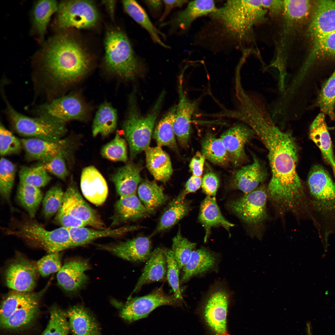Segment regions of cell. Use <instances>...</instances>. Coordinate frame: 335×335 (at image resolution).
<instances>
[{
  "label": "cell",
  "mask_w": 335,
  "mask_h": 335,
  "mask_svg": "<svg viewBox=\"0 0 335 335\" xmlns=\"http://www.w3.org/2000/svg\"><path fill=\"white\" fill-rule=\"evenodd\" d=\"M90 268L87 261L76 259L65 263L58 272L59 284L65 291L74 292L81 288L88 278L85 272Z\"/></svg>",
  "instance_id": "cell-22"
},
{
  "label": "cell",
  "mask_w": 335,
  "mask_h": 335,
  "mask_svg": "<svg viewBox=\"0 0 335 335\" xmlns=\"http://www.w3.org/2000/svg\"><path fill=\"white\" fill-rule=\"evenodd\" d=\"M70 331L73 335H102L99 323L82 305H75L66 311Z\"/></svg>",
  "instance_id": "cell-24"
},
{
  "label": "cell",
  "mask_w": 335,
  "mask_h": 335,
  "mask_svg": "<svg viewBox=\"0 0 335 335\" xmlns=\"http://www.w3.org/2000/svg\"><path fill=\"white\" fill-rule=\"evenodd\" d=\"M202 154L212 163L221 166L226 165L230 159L225 147L220 138L207 134L201 142Z\"/></svg>",
  "instance_id": "cell-41"
},
{
  "label": "cell",
  "mask_w": 335,
  "mask_h": 335,
  "mask_svg": "<svg viewBox=\"0 0 335 335\" xmlns=\"http://www.w3.org/2000/svg\"><path fill=\"white\" fill-rule=\"evenodd\" d=\"M142 166L128 162L118 169L111 176L116 191L120 197L136 194L141 178Z\"/></svg>",
  "instance_id": "cell-26"
},
{
  "label": "cell",
  "mask_w": 335,
  "mask_h": 335,
  "mask_svg": "<svg viewBox=\"0 0 335 335\" xmlns=\"http://www.w3.org/2000/svg\"><path fill=\"white\" fill-rule=\"evenodd\" d=\"M144 2L152 14L156 16L160 12L162 7V1L145 0Z\"/></svg>",
  "instance_id": "cell-62"
},
{
  "label": "cell",
  "mask_w": 335,
  "mask_h": 335,
  "mask_svg": "<svg viewBox=\"0 0 335 335\" xmlns=\"http://www.w3.org/2000/svg\"><path fill=\"white\" fill-rule=\"evenodd\" d=\"M149 213L136 194L121 197L116 202L111 226L122 222L136 220Z\"/></svg>",
  "instance_id": "cell-28"
},
{
  "label": "cell",
  "mask_w": 335,
  "mask_h": 335,
  "mask_svg": "<svg viewBox=\"0 0 335 335\" xmlns=\"http://www.w3.org/2000/svg\"><path fill=\"white\" fill-rule=\"evenodd\" d=\"M262 7L273 15H277L283 11V0H261Z\"/></svg>",
  "instance_id": "cell-60"
},
{
  "label": "cell",
  "mask_w": 335,
  "mask_h": 335,
  "mask_svg": "<svg viewBox=\"0 0 335 335\" xmlns=\"http://www.w3.org/2000/svg\"><path fill=\"white\" fill-rule=\"evenodd\" d=\"M60 209L83 222L87 226L98 230L106 229L96 211L83 199L77 186L72 182L64 193Z\"/></svg>",
  "instance_id": "cell-14"
},
{
  "label": "cell",
  "mask_w": 335,
  "mask_h": 335,
  "mask_svg": "<svg viewBox=\"0 0 335 335\" xmlns=\"http://www.w3.org/2000/svg\"><path fill=\"white\" fill-rule=\"evenodd\" d=\"M16 168L9 160L3 157L0 161V192L5 200L9 201L14 182Z\"/></svg>",
  "instance_id": "cell-48"
},
{
  "label": "cell",
  "mask_w": 335,
  "mask_h": 335,
  "mask_svg": "<svg viewBox=\"0 0 335 335\" xmlns=\"http://www.w3.org/2000/svg\"><path fill=\"white\" fill-rule=\"evenodd\" d=\"M57 22L60 28L87 29L97 22L98 14L94 2L87 0L63 1L58 4Z\"/></svg>",
  "instance_id": "cell-10"
},
{
  "label": "cell",
  "mask_w": 335,
  "mask_h": 335,
  "mask_svg": "<svg viewBox=\"0 0 335 335\" xmlns=\"http://www.w3.org/2000/svg\"><path fill=\"white\" fill-rule=\"evenodd\" d=\"M311 325L309 322L306 323V331L307 335H313L311 330Z\"/></svg>",
  "instance_id": "cell-64"
},
{
  "label": "cell",
  "mask_w": 335,
  "mask_h": 335,
  "mask_svg": "<svg viewBox=\"0 0 335 335\" xmlns=\"http://www.w3.org/2000/svg\"><path fill=\"white\" fill-rule=\"evenodd\" d=\"M48 323L42 335H68L70 330L66 312L56 306L50 310Z\"/></svg>",
  "instance_id": "cell-44"
},
{
  "label": "cell",
  "mask_w": 335,
  "mask_h": 335,
  "mask_svg": "<svg viewBox=\"0 0 335 335\" xmlns=\"http://www.w3.org/2000/svg\"><path fill=\"white\" fill-rule=\"evenodd\" d=\"M58 5L56 1H38L32 11L33 25L41 39L43 38L51 16L57 11Z\"/></svg>",
  "instance_id": "cell-40"
},
{
  "label": "cell",
  "mask_w": 335,
  "mask_h": 335,
  "mask_svg": "<svg viewBox=\"0 0 335 335\" xmlns=\"http://www.w3.org/2000/svg\"><path fill=\"white\" fill-rule=\"evenodd\" d=\"M73 247L83 245L97 239L105 237L121 236L139 229L138 226H124L115 229H95L85 227H67Z\"/></svg>",
  "instance_id": "cell-30"
},
{
  "label": "cell",
  "mask_w": 335,
  "mask_h": 335,
  "mask_svg": "<svg viewBox=\"0 0 335 335\" xmlns=\"http://www.w3.org/2000/svg\"><path fill=\"white\" fill-rule=\"evenodd\" d=\"M37 270V266L32 262L23 258H18L6 270V284L15 291L29 292L35 285Z\"/></svg>",
  "instance_id": "cell-17"
},
{
  "label": "cell",
  "mask_w": 335,
  "mask_h": 335,
  "mask_svg": "<svg viewBox=\"0 0 335 335\" xmlns=\"http://www.w3.org/2000/svg\"><path fill=\"white\" fill-rule=\"evenodd\" d=\"M318 105L322 113L331 118L334 116L335 104V69L323 87L319 95Z\"/></svg>",
  "instance_id": "cell-50"
},
{
  "label": "cell",
  "mask_w": 335,
  "mask_h": 335,
  "mask_svg": "<svg viewBox=\"0 0 335 335\" xmlns=\"http://www.w3.org/2000/svg\"><path fill=\"white\" fill-rule=\"evenodd\" d=\"M198 219L205 229V242L209 235L212 227L221 226L229 231L234 226L222 215L215 197L207 196L202 202Z\"/></svg>",
  "instance_id": "cell-32"
},
{
  "label": "cell",
  "mask_w": 335,
  "mask_h": 335,
  "mask_svg": "<svg viewBox=\"0 0 335 335\" xmlns=\"http://www.w3.org/2000/svg\"><path fill=\"white\" fill-rule=\"evenodd\" d=\"M202 181L201 176L192 175L186 182L184 191L180 195L185 198L186 194L196 191L202 185Z\"/></svg>",
  "instance_id": "cell-59"
},
{
  "label": "cell",
  "mask_w": 335,
  "mask_h": 335,
  "mask_svg": "<svg viewBox=\"0 0 335 335\" xmlns=\"http://www.w3.org/2000/svg\"><path fill=\"white\" fill-rule=\"evenodd\" d=\"M146 167L156 180L166 182L172 173L168 155L161 147H149L145 150Z\"/></svg>",
  "instance_id": "cell-31"
},
{
  "label": "cell",
  "mask_w": 335,
  "mask_h": 335,
  "mask_svg": "<svg viewBox=\"0 0 335 335\" xmlns=\"http://www.w3.org/2000/svg\"><path fill=\"white\" fill-rule=\"evenodd\" d=\"M42 198V194L39 188L20 182L17 189V199L31 219L35 217Z\"/></svg>",
  "instance_id": "cell-42"
},
{
  "label": "cell",
  "mask_w": 335,
  "mask_h": 335,
  "mask_svg": "<svg viewBox=\"0 0 335 335\" xmlns=\"http://www.w3.org/2000/svg\"><path fill=\"white\" fill-rule=\"evenodd\" d=\"M309 31L314 41L335 32V1L316 2Z\"/></svg>",
  "instance_id": "cell-21"
},
{
  "label": "cell",
  "mask_w": 335,
  "mask_h": 335,
  "mask_svg": "<svg viewBox=\"0 0 335 335\" xmlns=\"http://www.w3.org/2000/svg\"><path fill=\"white\" fill-rule=\"evenodd\" d=\"M21 141L27 157L42 162L58 156L67 159L72 151V144L68 138L56 141L34 138L22 139Z\"/></svg>",
  "instance_id": "cell-13"
},
{
  "label": "cell",
  "mask_w": 335,
  "mask_h": 335,
  "mask_svg": "<svg viewBox=\"0 0 335 335\" xmlns=\"http://www.w3.org/2000/svg\"><path fill=\"white\" fill-rule=\"evenodd\" d=\"M62 156H58L48 160L40 162L41 165L47 172L62 180L69 175L65 160Z\"/></svg>",
  "instance_id": "cell-55"
},
{
  "label": "cell",
  "mask_w": 335,
  "mask_h": 335,
  "mask_svg": "<svg viewBox=\"0 0 335 335\" xmlns=\"http://www.w3.org/2000/svg\"><path fill=\"white\" fill-rule=\"evenodd\" d=\"M163 249L165 255L167 262L166 277L172 288L173 296L177 300L183 301L180 285V269L171 249L167 248Z\"/></svg>",
  "instance_id": "cell-49"
},
{
  "label": "cell",
  "mask_w": 335,
  "mask_h": 335,
  "mask_svg": "<svg viewBox=\"0 0 335 335\" xmlns=\"http://www.w3.org/2000/svg\"><path fill=\"white\" fill-rule=\"evenodd\" d=\"M55 220L58 223L66 227H82L87 226L83 222L60 208L57 213Z\"/></svg>",
  "instance_id": "cell-57"
},
{
  "label": "cell",
  "mask_w": 335,
  "mask_h": 335,
  "mask_svg": "<svg viewBox=\"0 0 335 335\" xmlns=\"http://www.w3.org/2000/svg\"><path fill=\"white\" fill-rule=\"evenodd\" d=\"M42 115H45L65 123L73 120H83L87 115L86 105L77 95L69 94L55 99L41 105Z\"/></svg>",
  "instance_id": "cell-12"
},
{
  "label": "cell",
  "mask_w": 335,
  "mask_h": 335,
  "mask_svg": "<svg viewBox=\"0 0 335 335\" xmlns=\"http://www.w3.org/2000/svg\"><path fill=\"white\" fill-rule=\"evenodd\" d=\"M37 267L39 272L43 277L58 272L62 267L59 252L49 253L43 257L38 261Z\"/></svg>",
  "instance_id": "cell-54"
},
{
  "label": "cell",
  "mask_w": 335,
  "mask_h": 335,
  "mask_svg": "<svg viewBox=\"0 0 335 335\" xmlns=\"http://www.w3.org/2000/svg\"><path fill=\"white\" fill-rule=\"evenodd\" d=\"M217 9L213 0L190 1L184 10L178 12L172 20L171 25L176 30H186L196 19L209 14H212Z\"/></svg>",
  "instance_id": "cell-25"
},
{
  "label": "cell",
  "mask_w": 335,
  "mask_h": 335,
  "mask_svg": "<svg viewBox=\"0 0 335 335\" xmlns=\"http://www.w3.org/2000/svg\"><path fill=\"white\" fill-rule=\"evenodd\" d=\"M105 48L107 69L121 78L133 79L139 61L125 34L118 29L109 31L106 35Z\"/></svg>",
  "instance_id": "cell-7"
},
{
  "label": "cell",
  "mask_w": 335,
  "mask_h": 335,
  "mask_svg": "<svg viewBox=\"0 0 335 335\" xmlns=\"http://www.w3.org/2000/svg\"><path fill=\"white\" fill-rule=\"evenodd\" d=\"M307 185L311 221L326 251L329 237L335 234V182L322 167L315 165L309 174Z\"/></svg>",
  "instance_id": "cell-3"
},
{
  "label": "cell",
  "mask_w": 335,
  "mask_h": 335,
  "mask_svg": "<svg viewBox=\"0 0 335 335\" xmlns=\"http://www.w3.org/2000/svg\"><path fill=\"white\" fill-rule=\"evenodd\" d=\"M40 298L22 305L16 309L7 319L0 323L5 330L16 331L22 329L30 325L38 313Z\"/></svg>",
  "instance_id": "cell-34"
},
{
  "label": "cell",
  "mask_w": 335,
  "mask_h": 335,
  "mask_svg": "<svg viewBox=\"0 0 335 335\" xmlns=\"http://www.w3.org/2000/svg\"><path fill=\"white\" fill-rule=\"evenodd\" d=\"M176 300L173 295H167L161 287L150 294L133 298L122 308L120 315L123 319L132 322L146 317L153 310L163 305H174Z\"/></svg>",
  "instance_id": "cell-11"
},
{
  "label": "cell",
  "mask_w": 335,
  "mask_h": 335,
  "mask_svg": "<svg viewBox=\"0 0 335 335\" xmlns=\"http://www.w3.org/2000/svg\"><path fill=\"white\" fill-rule=\"evenodd\" d=\"M267 11L261 0H229L212 15L232 36L242 39L254 26L265 20Z\"/></svg>",
  "instance_id": "cell-4"
},
{
  "label": "cell",
  "mask_w": 335,
  "mask_h": 335,
  "mask_svg": "<svg viewBox=\"0 0 335 335\" xmlns=\"http://www.w3.org/2000/svg\"><path fill=\"white\" fill-rule=\"evenodd\" d=\"M309 137L320 150L335 176V158L324 114H319L313 121L310 128Z\"/></svg>",
  "instance_id": "cell-29"
},
{
  "label": "cell",
  "mask_w": 335,
  "mask_h": 335,
  "mask_svg": "<svg viewBox=\"0 0 335 335\" xmlns=\"http://www.w3.org/2000/svg\"><path fill=\"white\" fill-rule=\"evenodd\" d=\"M216 262V256L208 249L203 247L194 250L183 268L180 283L186 282L196 275L208 271L213 268Z\"/></svg>",
  "instance_id": "cell-33"
},
{
  "label": "cell",
  "mask_w": 335,
  "mask_h": 335,
  "mask_svg": "<svg viewBox=\"0 0 335 335\" xmlns=\"http://www.w3.org/2000/svg\"><path fill=\"white\" fill-rule=\"evenodd\" d=\"M116 110L107 102L102 103L97 110L92 126V134L106 136L114 132L117 124Z\"/></svg>",
  "instance_id": "cell-37"
},
{
  "label": "cell",
  "mask_w": 335,
  "mask_h": 335,
  "mask_svg": "<svg viewBox=\"0 0 335 335\" xmlns=\"http://www.w3.org/2000/svg\"><path fill=\"white\" fill-rule=\"evenodd\" d=\"M147 261L132 294L138 292L145 284L163 281L166 278L167 262L163 248L155 249Z\"/></svg>",
  "instance_id": "cell-27"
},
{
  "label": "cell",
  "mask_w": 335,
  "mask_h": 335,
  "mask_svg": "<svg viewBox=\"0 0 335 335\" xmlns=\"http://www.w3.org/2000/svg\"><path fill=\"white\" fill-rule=\"evenodd\" d=\"M22 146L21 141L2 124L0 126V154L5 156L19 153Z\"/></svg>",
  "instance_id": "cell-53"
},
{
  "label": "cell",
  "mask_w": 335,
  "mask_h": 335,
  "mask_svg": "<svg viewBox=\"0 0 335 335\" xmlns=\"http://www.w3.org/2000/svg\"><path fill=\"white\" fill-rule=\"evenodd\" d=\"M104 3L107 5L111 15H113L114 10V1H104Z\"/></svg>",
  "instance_id": "cell-63"
},
{
  "label": "cell",
  "mask_w": 335,
  "mask_h": 335,
  "mask_svg": "<svg viewBox=\"0 0 335 335\" xmlns=\"http://www.w3.org/2000/svg\"><path fill=\"white\" fill-rule=\"evenodd\" d=\"M219 184V179L217 175L209 172L204 175L201 186L203 191L207 196L215 197Z\"/></svg>",
  "instance_id": "cell-56"
},
{
  "label": "cell",
  "mask_w": 335,
  "mask_h": 335,
  "mask_svg": "<svg viewBox=\"0 0 335 335\" xmlns=\"http://www.w3.org/2000/svg\"><path fill=\"white\" fill-rule=\"evenodd\" d=\"M7 113L12 126L20 135L51 141L63 138L65 123L48 116L31 118L18 112L8 104Z\"/></svg>",
  "instance_id": "cell-8"
},
{
  "label": "cell",
  "mask_w": 335,
  "mask_h": 335,
  "mask_svg": "<svg viewBox=\"0 0 335 335\" xmlns=\"http://www.w3.org/2000/svg\"><path fill=\"white\" fill-rule=\"evenodd\" d=\"M4 229L8 235L40 247L49 253L73 247L67 227L62 226L48 230L39 223L27 220L17 221L13 226Z\"/></svg>",
  "instance_id": "cell-6"
},
{
  "label": "cell",
  "mask_w": 335,
  "mask_h": 335,
  "mask_svg": "<svg viewBox=\"0 0 335 335\" xmlns=\"http://www.w3.org/2000/svg\"><path fill=\"white\" fill-rule=\"evenodd\" d=\"M20 182L40 188L47 185L51 177L40 164L33 167L23 166L19 171Z\"/></svg>",
  "instance_id": "cell-45"
},
{
  "label": "cell",
  "mask_w": 335,
  "mask_h": 335,
  "mask_svg": "<svg viewBox=\"0 0 335 335\" xmlns=\"http://www.w3.org/2000/svg\"><path fill=\"white\" fill-rule=\"evenodd\" d=\"M64 195L61 188L57 185L47 191L42 201V211L46 218H49L57 213L62 204Z\"/></svg>",
  "instance_id": "cell-51"
},
{
  "label": "cell",
  "mask_w": 335,
  "mask_h": 335,
  "mask_svg": "<svg viewBox=\"0 0 335 335\" xmlns=\"http://www.w3.org/2000/svg\"><path fill=\"white\" fill-rule=\"evenodd\" d=\"M138 197L149 214L154 212L168 200L162 186L155 182L145 180L139 185Z\"/></svg>",
  "instance_id": "cell-38"
},
{
  "label": "cell",
  "mask_w": 335,
  "mask_h": 335,
  "mask_svg": "<svg viewBox=\"0 0 335 335\" xmlns=\"http://www.w3.org/2000/svg\"><path fill=\"white\" fill-rule=\"evenodd\" d=\"M267 187H258L239 199L231 201V210L247 224L257 228L267 218Z\"/></svg>",
  "instance_id": "cell-9"
},
{
  "label": "cell",
  "mask_w": 335,
  "mask_h": 335,
  "mask_svg": "<svg viewBox=\"0 0 335 335\" xmlns=\"http://www.w3.org/2000/svg\"><path fill=\"white\" fill-rule=\"evenodd\" d=\"M228 298L225 291L218 290L210 295L204 305V319L213 335H230L227 324Z\"/></svg>",
  "instance_id": "cell-15"
},
{
  "label": "cell",
  "mask_w": 335,
  "mask_h": 335,
  "mask_svg": "<svg viewBox=\"0 0 335 335\" xmlns=\"http://www.w3.org/2000/svg\"><path fill=\"white\" fill-rule=\"evenodd\" d=\"M100 246L123 259L133 262L147 261L152 252L150 240L149 238L144 236Z\"/></svg>",
  "instance_id": "cell-19"
},
{
  "label": "cell",
  "mask_w": 335,
  "mask_h": 335,
  "mask_svg": "<svg viewBox=\"0 0 335 335\" xmlns=\"http://www.w3.org/2000/svg\"><path fill=\"white\" fill-rule=\"evenodd\" d=\"M335 55V32L314 41L308 61L316 58Z\"/></svg>",
  "instance_id": "cell-52"
},
{
  "label": "cell",
  "mask_w": 335,
  "mask_h": 335,
  "mask_svg": "<svg viewBox=\"0 0 335 335\" xmlns=\"http://www.w3.org/2000/svg\"><path fill=\"white\" fill-rule=\"evenodd\" d=\"M252 129L242 124L235 125L225 132L220 139L227 151L230 161L235 165L242 163L245 158V144L253 136Z\"/></svg>",
  "instance_id": "cell-18"
},
{
  "label": "cell",
  "mask_w": 335,
  "mask_h": 335,
  "mask_svg": "<svg viewBox=\"0 0 335 335\" xmlns=\"http://www.w3.org/2000/svg\"><path fill=\"white\" fill-rule=\"evenodd\" d=\"M266 176V171L261 162L254 157L252 163L236 172L232 180L231 186L246 194L258 187Z\"/></svg>",
  "instance_id": "cell-23"
},
{
  "label": "cell",
  "mask_w": 335,
  "mask_h": 335,
  "mask_svg": "<svg viewBox=\"0 0 335 335\" xmlns=\"http://www.w3.org/2000/svg\"><path fill=\"white\" fill-rule=\"evenodd\" d=\"M122 3L127 13L147 31L154 42L163 47L168 48V46L160 38V36L164 37L165 35L154 26L139 4L134 0H123Z\"/></svg>",
  "instance_id": "cell-36"
},
{
  "label": "cell",
  "mask_w": 335,
  "mask_h": 335,
  "mask_svg": "<svg viewBox=\"0 0 335 335\" xmlns=\"http://www.w3.org/2000/svg\"><path fill=\"white\" fill-rule=\"evenodd\" d=\"M205 158L199 152H196L192 159L189 165L193 175L201 176L202 174Z\"/></svg>",
  "instance_id": "cell-58"
},
{
  "label": "cell",
  "mask_w": 335,
  "mask_h": 335,
  "mask_svg": "<svg viewBox=\"0 0 335 335\" xmlns=\"http://www.w3.org/2000/svg\"><path fill=\"white\" fill-rule=\"evenodd\" d=\"M196 246L183 237L180 230L172 239L171 250L180 269L188 262Z\"/></svg>",
  "instance_id": "cell-46"
},
{
  "label": "cell",
  "mask_w": 335,
  "mask_h": 335,
  "mask_svg": "<svg viewBox=\"0 0 335 335\" xmlns=\"http://www.w3.org/2000/svg\"><path fill=\"white\" fill-rule=\"evenodd\" d=\"M251 127L268 150L272 174L267 187L268 200L284 207L300 203L307 192L297 172L298 147L294 138L266 120L255 123Z\"/></svg>",
  "instance_id": "cell-1"
},
{
  "label": "cell",
  "mask_w": 335,
  "mask_h": 335,
  "mask_svg": "<svg viewBox=\"0 0 335 335\" xmlns=\"http://www.w3.org/2000/svg\"><path fill=\"white\" fill-rule=\"evenodd\" d=\"M190 210L189 203L181 195L171 201L160 218L155 233L169 229L187 215Z\"/></svg>",
  "instance_id": "cell-35"
},
{
  "label": "cell",
  "mask_w": 335,
  "mask_h": 335,
  "mask_svg": "<svg viewBox=\"0 0 335 335\" xmlns=\"http://www.w3.org/2000/svg\"><path fill=\"white\" fill-rule=\"evenodd\" d=\"M176 105L171 108L155 127L153 136L158 146L175 148L176 143L173 129V123Z\"/></svg>",
  "instance_id": "cell-39"
},
{
  "label": "cell",
  "mask_w": 335,
  "mask_h": 335,
  "mask_svg": "<svg viewBox=\"0 0 335 335\" xmlns=\"http://www.w3.org/2000/svg\"><path fill=\"white\" fill-rule=\"evenodd\" d=\"M165 6L164 12L159 19V21H162L173 9L180 7L185 4L187 1L186 0H163Z\"/></svg>",
  "instance_id": "cell-61"
},
{
  "label": "cell",
  "mask_w": 335,
  "mask_h": 335,
  "mask_svg": "<svg viewBox=\"0 0 335 335\" xmlns=\"http://www.w3.org/2000/svg\"><path fill=\"white\" fill-rule=\"evenodd\" d=\"M45 290L29 293L15 291L3 300L1 306L0 323L7 319L16 309L25 304L41 297Z\"/></svg>",
  "instance_id": "cell-43"
},
{
  "label": "cell",
  "mask_w": 335,
  "mask_h": 335,
  "mask_svg": "<svg viewBox=\"0 0 335 335\" xmlns=\"http://www.w3.org/2000/svg\"><path fill=\"white\" fill-rule=\"evenodd\" d=\"M183 75L179 77L178 85L179 101L173 123L175 135L181 145L188 146L191 131V119L197 108V103L190 100L184 91Z\"/></svg>",
  "instance_id": "cell-16"
},
{
  "label": "cell",
  "mask_w": 335,
  "mask_h": 335,
  "mask_svg": "<svg viewBox=\"0 0 335 335\" xmlns=\"http://www.w3.org/2000/svg\"><path fill=\"white\" fill-rule=\"evenodd\" d=\"M47 77L57 86L72 84L80 80L89 69L90 59L80 44L66 34L51 41L43 56Z\"/></svg>",
  "instance_id": "cell-2"
},
{
  "label": "cell",
  "mask_w": 335,
  "mask_h": 335,
  "mask_svg": "<svg viewBox=\"0 0 335 335\" xmlns=\"http://www.w3.org/2000/svg\"><path fill=\"white\" fill-rule=\"evenodd\" d=\"M164 95V92H163L150 112L145 116H142L139 111L134 92L130 96L128 112L123 127L128 144L131 158L145 151L149 147L154 127Z\"/></svg>",
  "instance_id": "cell-5"
},
{
  "label": "cell",
  "mask_w": 335,
  "mask_h": 335,
  "mask_svg": "<svg viewBox=\"0 0 335 335\" xmlns=\"http://www.w3.org/2000/svg\"><path fill=\"white\" fill-rule=\"evenodd\" d=\"M100 153L102 157L110 160L126 162L127 156L125 140L117 132L114 138L102 147Z\"/></svg>",
  "instance_id": "cell-47"
},
{
  "label": "cell",
  "mask_w": 335,
  "mask_h": 335,
  "mask_svg": "<svg viewBox=\"0 0 335 335\" xmlns=\"http://www.w3.org/2000/svg\"><path fill=\"white\" fill-rule=\"evenodd\" d=\"M80 184L82 194L88 201L97 206L104 203L108 187L105 179L96 168L90 166L83 169Z\"/></svg>",
  "instance_id": "cell-20"
}]
</instances>
